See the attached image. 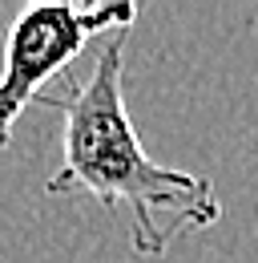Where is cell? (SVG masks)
Returning a JSON list of instances; mask_svg holds the SVG:
<instances>
[{
  "instance_id": "cell-1",
  "label": "cell",
  "mask_w": 258,
  "mask_h": 263,
  "mask_svg": "<svg viewBox=\"0 0 258 263\" xmlns=\"http://www.w3.org/2000/svg\"><path fill=\"white\" fill-rule=\"evenodd\" d=\"M125 41L129 29L105 36L85 81H64L57 98H40V105L64 118L61 166L45 182V191H85L105 211L125 206L129 247L141 259H158L178 235L214 227L222 219V202L210 178L154 162L145 154L125 109Z\"/></svg>"
},
{
  "instance_id": "cell-2",
  "label": "cell",
  "mask_w": 258,
  "mask_h": 263,
  "mask_svg": "<svg viewBox=\"0 0 258 263\" xmlns=\"http://www.w3.org/2000/svg\"><path fill=\"white\" fill-rule=\"evenodd\" d=\"M137 21L133 0L105 4H25L8 33L0 61V150H8L12 126L32 101L45 98V81L73 65L93 36H113Z\"/></svg>"
}]
</instances>
